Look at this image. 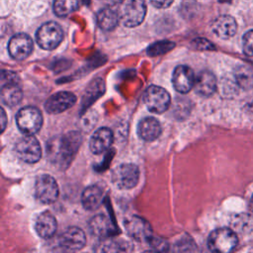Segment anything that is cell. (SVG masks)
<instances>
[{"mask_svg":"<svg viewBox=\"0 0 253 253\" xmlns=\"http://www.w3.org/2000/svg\"><path fill=\"white\" fill-rule=\"evenodd\" d=\"M81 142V135L77 131L68 132L48 141L46 151L50 160L58 165L67 166Z\"/></svg>","mask_w":253,"mask_h":253,"instance_id":"6da1fadb","label":"cell"},{"mask_svg":"<svg viewBox=\"0 0 253 253\" xmlns=\"http://www.w3.org/2000/svg\"><path fill=\"white\" fill-rule=\"evenodd\" d=\"M18 75L12 71H2L1 73V101L9 107L16 106L23 97Z\"/></svg>","mask_w":253,"mask_h":253,"instance_id":"7a4b0ae2","label":"cell"},{"mask_svg":"<svg viewBox=\"0 0 253 253\" xmlns=\"http://www.w3.org/2000/svg\"><path fill=\"white\" fill-rule=\"evenodd\" d=\"M146 15V5L143 0H124L121 3L119 16L122 23L133 28L142 23Z\"/></svg>","mask_w":253,"mask_h":253,"instance_id":"3957f363","label":"cell"},{"mask_svg":"<svg viewBox=\"0 0 253 253\" xmlns=\"http://www.w3.org/2000/svg\"><path fill=\"white\" fill-rule=\"evenodd\" d=\"M237 243L238 238L235 231L225 227L213 230L208 238L209 249L213 252H230L236 247Z\"/></svg>","mask_w":253,"mask_h":253,"instance_id":"277c9868","label":"cell"},{"mask_svg":"<svg viewBox=\"0 0 253 253\" xmlns=\"http://www.w3.org/2000/svg\"><path fill=\"white\" fill-rule=\"evenodd\" d=\"M16 123L24 134H35L42 125V112L33 106L24 107L17 113Z\"/></svg>","mask_w":253,"mask_h":253,"instance_id":"5b68a950","label":"cell"},{"mask_svg":"<svg viewBox=\"0 0 253 253\" xmlns=\"http://www.w3.org/2000/svg\"><path fill=\"white\" fill-rule=\"evenodd\" d=\"M63 39V31L55 22H46L37 31L36 40L38 44L47 50L54 49L59 45Z\"/></svg>","mask_w":253,"mask_h":253,"instance_id":"8992f818","label":"cell"},{"mask_svg":"<svg viewBox=\"0 0 253 253\" xmlns=\"http://www.w3.org/2000/svg\"><path fill=\"white\" fill-rule=\"evenodd\" d=\"M143 102L150 112L154 114H162L169 108L171 98L164 88L152 85L145 90Z\"/></svg>","mask_w":253,"mask_h":253,"instance_id":"52a82bcc","label":"cell"},{"mask_svg":"<svg viewBox=\"0 0 253 253\" xmlns=\"http://www.w3.org/2000/svg\"><path fill=\"white\" fill-rule=\"evenodd\" d=\"M17 156L26 163H36L41 159L42 149L40 142L33 134H26L15 144Z\"/></svg>","mask_w":253,"mask_h":253,"instance_id":"ba28073f","label":"cell"},{"mask_svg":"<svg viewBox=\"0 0 253 253\" xmlns=\"http://www.w3.org/2000/svg\"><path fill=\"white\" fill-rule=\"evenodd\" d=\"M138 179L139 169L132 163L121 164L112 173V181L120 189L128 190L135 187Z\"/></svg>","mask_w":253,"mask_h":253,"instance_id":"9c48e42d","label":"cell"},{"mask_svg":"<svg viewBox=\"0 0 253 253\" xmlns=\"http://www.w3.org/2000/svg\"><path fill=\"white\" fill-rule=\"evenodd\" d=\"M35 193L39 201L44 204H50L56 201L59 190L56 181L51 176L43 174L36 180Z\"/></svg>","mask_w":253,"mask_h":253,"instance_id":"30bf717a","label":"cell"},{"mask_svg":"<svg viewBox=\"0 0 253 253\" xmlns=\"http://www.w3.org/2000/svg\"><path fill=\"white\" fill-rule=\"evenodd\" d=\"M125 227L129 237L138 242L149 241L152 237V228L147 220L133 215L125 221Z\"/></svg>","mask_w":253,"mask_h":253,"instance_id":"8fae6325","label":"cell"},{"mask_svg":"<svg viewBox=\"0 0 253 253\" xmlns=\"http://www.w3.org/2000/svg\"><path fill=\"white\" fill-rule=\"evenodd\" d=\"M32 50L33 41L27 34H16L9 41L8 51L14 59H25L31 54Z\"/></svg>","mask_w":253,"mask_h":253,"instance_id":"7c38bea8","label":"cell"},{"mask_svg":"<svg viewBox=\"0 0 253 253\" xmlns=\"http://www.w3.org/2000/svg\"><path fill=\"white\" fill-rule=\"evenodd\" d=\"M76 102V96L71 92H58L51 95L44 103V108L49 114H59L71 108Z\"/></svg>","mask_w":253,"mask_h":253,"instance_id":"4fadbf2b","label":"cell"},{"mask_svg":"<svg viewBox=\"0 0 253 253\" xmlns=\"http://www.w3.org/2000/svg\"><path fill=\"white\" fill-rule=\"evenodd\" d=\"M196 77L194 71L187 65H179L175 68L172 77V83L175 90L179 93H188L195 87Z\"/></svg>","mask_w":253,"mask_h":253,"instance_id":"5bb4252c","label":"cell"},{"mask_svg":"<svg viewBox=\"0 0 253 253\" xmlns=\"http://www.w3.org/2000/svg\"><path fill=\"white\" fill-rule=\"evenodd\" d=\"M59 244L66 250H79L86 244V236L81 228L68 227L59 237Z\"/></svg>","mask_w":253,"mask_h":253,"instance_id":"9a60e30c","label":"cell"},{"mask_svg":"<svg viewBox=\"0 0 253 253\" xmlns=\"http://www.w3.org/2000/svg\"><path fill=\"white\" fill-rule=\"evenodd\" d=\"M212 33L219 39L227 40L233 37L237 31V24L233 17L229 15H221L211 23Z\"/></svg>","mask_w":253,"mask_h":253,"instance_id":"2e32d148","label":"cell"},{"mask_svg":"<svg viewBox=\"0 0 253 253\" xmlns=\"http://www.w3.org/2000/svg\"><path fill=\"white\" fill-rule=\"evenodd\" d=\"M114 135L109 127L98 128L91 136L89 146L93 153L100 154L110 148L113 143Z\"/></svg>","mask_w":253,"mask_h":253,"instance_id":"e0dca14e","label":"cell"},{"mask_svg":"<svg viewBox=\"0 0 253 253\" xmlns=\"http://www.w3.org/2000/svg\"><path fill=\"white\" fill-rule=\"evenodd\" d=\"M35 228L41 237L48 239L54 235L57 228V222L55 217L50 212L44 211L38 216Z\"/></svg>","mask_w":253,"mask_h":253,"instance_id":"ac0fdd59","label":"cell"},{"mask_svg":"<svg viewBox=\"0 0 253 253\" xmlns=\"http://www.w3.org/2000/svg\"><path fill=\"white\" fill-rule=\"evenodd\" d=\"M195 89L201 96L209 97L212 95L216 90V78L211 71H201L196 77Z\"/></svg>","mask_w":253,"mask_h":253,"instance_id":"d6986e66","label":"cell"},{"mask_svg":"<svg viewBox=\"0 0 253 253\" xmlns=\"http://www.w3.org/2000/svg\"><path fill=\"white\" fill-rule=\"evenodd\" d=\"M89 229L93 235L101 238L109 237L115 231V227L111 222V219L104 214L93 216L89 221Z\"/></svg>","mask_w":253,"mask_h":253,"instance_id":"ffe728a7","label":"cell"},{"mask_svg":"<svg viewBox=\"0 0 253 253\" xmlns=\"http://www.w3.org/2000/svg\"><path fill=\"white\" fill-rule=\"evenodd\" d=\"M137 133L143 140L152 141L161 133L160 123L154 118H145L139 122Z\"/></svg>","mask_w":253,"mask_h":253,"instance_id":"44dd1931","label":"cell"},{"mask_svg":"<svg viewBox=\"0 0 253 253\" xmlns=\"http://www.w3.org/2000/svg\"><path fill=\"white\" fill-rule=\"evenodd\" d=\"M82 205L84 209L94 211L98 209L103 202V191L100 187L92 185L87 187L82 193Z\"/></svg>","mask_w":253,"mask_h":253,"instance_id":"7402d4cb","label":"cell"},{"mask_svg":"<svg viewBox=\"0 0 253 253\" xmlns=\"http://www.w3.org/2000/svg\"><path fill=\"white\" fill-rule=\"evenodd\" d=\"M96 19L99 28L103 31L109 32L114 30L118 26L120 16L116 11L112 10L111 8H103L97 13Z\"/></svg>","mask_w":253,"mask_h":253,"instance_id":"603a6c76","label":"cell"},{"mask_svg":"<svg viewBox=\"0 0 253 253\" xmlns=\"http://www.w3.org/2000/svg\"><path fill=\"white\" fill-rule=\"evenodd\" d=\"M234 78L237 85L244 89L249 90L253 88V69L247 65H239L234 71Z\"/></svg>","mask_w":253,"mask_h":253,"instance_id":"cb8c5ba5","label":"cell"},{"mask_svg":"<svg viewBox=\"0 0 253 253\" xmlns=\"http://www.w3.org/2000/svg\"><path fill=\"white\" fill-rule=\"evenodd\" d=\"M231 224L234 231L248 234L253 231V215L247 212L239 213L233 217Z\"/></svg>","mask_w":253,"mask_h":253,"instance_id":"d4e9b609","label":"cell"},{"mask_svg":"<svg viewBox=\"0 0 253 253\" xmlns=\"http://www.w3.org/2000/svg\"><path fill=\"white\" fill-rule=\"evenodd\" d=\"M78 0H54L53 12L57 17H66L78 9Z\"/></svg>","mask_w":253,"mask_h":253,"instance_id":"484cf974","label":"cell"},{"mask_svg":"<svg viewBox=\"0 0 253 253\" xmlns=\"http://www.w3.org/2000/svg\"><path fill=\"white\" fill-rule=\"evenodd\" d=\"M104 92V82L102 81V79L98 78L96 80H94L92 82V85L89 86V88L86 90L85 93V97L83 100V104L85 106L90 105L92 103V101L95 99H97L98 97H100Z\"/></svg>","mask_w":253,"mask_h":253,"instance_id":"4316f807","label":"cell"},{"mask_svg":"<svg viewBox=\"0 0 253 253\" xmlns=\"http://www.w3.org/2000/svg\"><path fill=\"white\" fill-rule=\"evenodd\" d=\"M174 46H175V43L172 42H169V41L157 42L151 44L147 48V54L151 55V56L160 55V54H163V53L171 50Z\"/></svg>","mask_w":253,"mask_h":253,"instance_id":"83f0119b","label":"cell"},{"mask_svg":"<svg viewBox=\"0 0 253 253\" xmlns=\"http://www.w3.org/2000/svg\"><path fill=\"white\" fill-rule=\"evenodd\" d=\"M100 247L97 248L98 251H105V252H112V251H127V243L126 242H120L115 240H108L102 242Z\"/></svg>","mask_w":253,"mask_h":253,"instance_id":"f1b7e54d","label":"cell"},{"mask_svg":"<svg viewBox=\"0 0 253 253\" xmlns=\"http://www.w3.org/2000/svg\"><path fill=\"white\" fill-rule=\"evenodd\" d=\"M242 48L246 55L253 56V30L248 31L243 35Z\"/></svg>","mask_w":253,"mask_h":253,"instance_id":"f546056e","label":"cell"},{"mask_svg":"<svg viewBox=\"0 0 253 253\" xmlns=\"http://www.w3.org/2000/svg\"><path fill=\"white\" fill-rule=\"evenodd\" d=\"M193 45L198 48V49H202V50H210V49H214V45L209 42L206 39H196L195 41H193Z\"/></svg>","mask_w":253,"mask_h":253,"instance_id":"4dcf8cb0","label":"cell"},{"mask_svg":"<svg viewBox=\"0 0 253 253\" xmlns=\"http://www.w3.org/2000/svg\"><path fill=\"white\" fill-rule=\"evenodd\" d=\"M151 240V247L153 250H156V251H166L168 250V243L161 239V238H152L150 239Z\"/></svg>","mask_w":253,"mask_h":253,"instance_id":"1f68e13d","label":"cell"},{"mask_svg":"<svg viewBox=\"0 0 253 253\" xmlns=\"http://www.w3.org/2000/svg\"><path fill=\"white\" fill-rule=\"evenodd\" d=\"M150 3L156 7V8H160V9H164L169 7L174 0H149Z\"/></svg>","mask_w":253,"mask_h":253,"instance_id":"d6a6232c","label":"cell"},{"mask_svg":"<svg viewBox=\"0 0 253 253\" xmlns=\"http://www.w3.org/2000/svg\"><path fill=\"white\" fill-rule=\"evenodd\" d=\"M100 1L107 6H115L117 4H121L124 0H100Z\"/></svg>","mask_w":253,"mask_h":253,"instance_id":"836d02e7","label":"cell"},{"mask_svg":"<svg viewBox=\"0 0 253 253\" xmlns=\"http://www.w3.org/2000/svg\"><path fill=\"white\" fill-rule=\"evenodd\" d=\"M1 126H2V130H4L6 126V114L3 109H1Z\"/></svg>","mask_w":253,"mask_h":253,"instance_id":"e575fe53","label":"cell"},{"mask_svg":"<svg viewBox=\"0 0 253 253\" xmlns=\"http://www.w3.org/2000/svg\"><path fill=\"white\" fill-rule=\"evenodd\" d=\"M249 206H250V210H251V211H252V212H253V195H252V197H251V200H250Z\"/></svg>","mask_w":253,"mask_h":253,"instance_id":"d590c367","label":"cell"}]
</instances>
